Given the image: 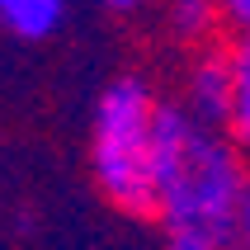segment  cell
I'll return each instance as SVG.
<instances>
[{"mask_svg": "<svg viewBox=\"0 0 250 250\" xmlns=\"http://www.w3.org/2000/svg\"><path fill=\"white\" fill-rule=\"evenodd\" d=\"M156 212L166 231L236 241V212L250 189L241 146L222 127L198 123L184 104H156Z\"/></svg>", "mask_w": 250, "mask_h": 250, "instance_id": "obj_1", "label": "cell"}, {"mask_svg": "<svg viewBox=\"0 0 250 250\" xmlns=\"http://www.w3.org/2000/svg\"><path fill=\"white\" fill-rule=\"evenodd\" d=\"M156 90L142 76H113L90 113V175L95 189L127 217L156 212Z\"/></svg>", "mask_w": 250, "mask_h": 250, "instance_id": "obj_2", "label": "cell"}, {"mask_svg": "<svg viewBox=\"0 0 250 250\" xmlns=\"http://www.w3.org/2000/svg\"><path fill=\"white\" fill-rule=\"evenodd\" d=\"M227 95H231V62H227V47L208 42L203 52L194 57V66L184 76V109L194 113L198 123L222 127L227 118Z\"/></svg>", "mask_w": 250, "mask_h": 250, "instance_id": "obj_3", "label": "cell"}, {"mask_svg": "<svg viewBox=\"0 0 250 250\" xmlns=\"http://www.w3.org/2000/svg\"><path fill=\"white\" fill-rule=\"evenodd\" d=\"M71 0H0V28L19 42H42L62 33Z\"/></svg>", "mask_w": 250, "mask_h": 250, "instance_id": "obj_4", "label": "cell"}, {"mask_svg": "<svg viewBox=\"0 0 250 250\" xmlns=\"http://www.w3.org/2000/svg\"><path fill=\"white\" fill-rule=\"evenodd\" d=\"M227 62H231V95H227L222 132L241 151H250V33H236V42L227 47Z\"/></svg>", "mask_w": 250, "mask_h": 250, "instance_id": "obj_5", "label": "cell"}, {"mask_svg": "<svg viewBox=\"0 0 250 250\" xmlns=\"http://www.w3.org/2000/svg\"><path fill=\"white\" fill-rule=\"evenodd\" d=\"M217 19H222L217 0H166V24H170V33L184 38V42L212 38Z\"/></svg>", "mask_w": 250, "mask_h": 250, "instance_id": "obj_6", "label": "cell"}, {"mask_svg": "<svg viewBox=\"0 0 250 250\" xmlns=\"http://www.w3.org/2000/svg\"><path fill=\"white\" fill-rule=\"evenodd\" d=\"M166 250H236V241L198 236V231H166Z\"/></svg>", "mask_w": 250, "mask_h": 250, "instance_id": "obj_7", "label": "cell"}, {"mask_svg": "<svg viewBox=\"0 0 250 250\" xmlns=\"http://www.w3.org/2000/svg\"><path fill=\"white\" fill-rule=\"evenodd\" d=\"M217 10L236 33H250V0H217Z\"/></svg>", "mask_w": 250, "mask_h": 250, "instance_id": "obj_8", "label": "cell"}, {"mask_svg": "<svg viewBox=\"0 0 250 250\" xmlns=\"http://www.w3.org/2000/svg\"><path fill=\"white\" fill-rule=\"evenodd\" d=\"M236 246L250 250V189H246V198H241V212H236Z\"/></svg>", "mask_w": 250, "mask_h": 250, "instance_id": "obj_9", "label": "cell"}, {"mask_svg": "<svg viewBox=\"0 0 250 250\" xmlns=\"http://www.w3.org/2000/svg\"><path fill=\"white\" fill-rule=\"evenodd\" d=\"M99 5H104V10H118V14H123V10H137L142 0H99Z\"/></svg>", "mask_w": 250, "mask_h": 250, "instance_id": "obj_10", "label": "cell"}, {"mask_svg": "<svg viewBox=\"0 0 250 250\" xmlns=\"http://www.w3.org/2000/svg\"><path fill=\"white\" fill-rule=\"evenodd\" d=\"M236 250H241V246H236Z\"/></svg>", "mask_w": 250, "mask_h": 250, "instance_id": "obj_11", "label": "cell"}]
</instances>
